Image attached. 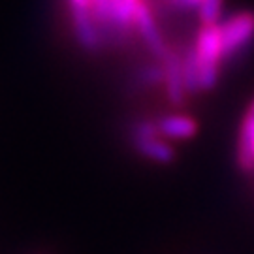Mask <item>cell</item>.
<instances>
[{"mask_svg":"<svg viewBox=\"0 0 254 254\" xmlns=\"http://www.w3.org/2000/svg\"><path fill=\"white\" fill-rule=\"evenodd\" d=\"M164 70V87L166 94L173 106L181 108L187 100V89H185V79H183V59L179 53H175L172 49H168V53L160 59Z\"/></svg>","mask_w":254,"mask_h":254,"instance_id":"obj_4","label":"cell"},{"mask_svg":"<svg viewBox=\"0 0 254 254\" xmlns=\"http://www.w3.org/2000/svg\"><path fill=\"white\" fill-rule=\"evenodd\" d=\"M134 149L141 156H145V158L158 164H170L175 158L173 147L168 141H164L162 137H153V139H145V141H137V143H134Z\"/></svg>","mask_w":254,"mask_h":254,"instance_id":"obj_8","label":"cell"},{"mask_svg":"<svg viewBox=\"0 0 254 254\" xmlns=\"http://www.w3.org/2000/svg\"><path fill=\"white\" fill-rule=\"evenodd\" d=\"M156 125L160 136L166 139H190L198 134V123L187 115H164Z\"/></svg>","mask_w":254,"mask_h":254,"instance_id":"obj_6","label":"cell"},{"mask_svg":"<svg viewBox=\"0 0 254 254\" xmlns=\"http://www.w3.org/2000/svg\"><path fill=\"white\" fill-rule=\"evenodd\" d=\"M222 11V0H201L200 8H198V15H200V23L205 25H218V17Z\"/></svg>","mask_w":254,"mask_h":254,"instance_id":"obj_11","label":"cell"},{"mask_svg":"<svg viewBox=\"0 0 254 254\" xmlns=\"http://www.w3.org/2000/svg\"><path fill=\"white\" fill-rule=\"evenodd\" d=\"M183 59V79H185V89H187V94H198L201 92V85H200V64H198V59H196V53H194V47L187 49L185 53L181 55Z\"/></svg>","mask_w":254,"mask_h":254,"instance_id":"obj_9","label":"cell"},{"mask_svg":"<svg viewBox=\"0 0 254 254\" xmlns=\"http://www.w3.org/2000/svg\"><path fill=\"white\" fill-rule=\"evenodd\" d=\"M194 53L200 64L201 91H213L220 77V61H222V42L218 25H201L194 42Z\"/></svg>","mask_w":254,"mask_h":254,"instance_id":"obj_1","label":"cell"},{"mask_svg":"<svg viewBox=\"0 0 254 254\" xmlns=\"http://www.w3.org/2000/svg\"><path fill=\"white\" fill-rule=\"evenodd\" d=\"M68 8L91 9V0H68Z\"/></svg>","mask_w":254,"mask_h":254,"instance_id":"obj_12","label":"cell"},{"mask_svg":"<svg viewBox=\"0 0 254 254\" xmlns=\"http://www.w3.org/2000/svg\"><path fill=\"white\" fill-rule=\"evenodd\" d=\"M254 115L247 111L241 128H239V141H237V166L243 172L254 170Z\"/></svg>","mask_w":254,"mask_h":254,"instance_id":"obj_7","label":"cell"},{"mask_svg":"<svg viewBox=\"0 0 254 254\" xmlns=\"http://www.w3.org/2000/svg\"><path fill=\"white\" fill-rule=\"evenodd\" d=\"M153 137H160V132H158V125H156V121L143 119V121H139V123H136V125L132 127V132H130L132 145L137 143V141L153 139Z\"/></svg>","mask_w":254,"mask_h":254,"instance_id":"obj_10","label":"cell"},{"mask_svg":"<svg viewBox=\"0 0 254 254\" xmlns=\"http://www.w3.org/2000/svg\"><path fill=\"white\" fill-rule=\"evenodd\" d=\"M70 9V19H72V30L75 42L81 49L89 53H98L104 49V40L94 19H92L91 9L81 8H68Z\"/></svg>","mask_w":254,"mask_h":254,"instance_id":"obj_3","label":"cell"},{"mask_svg":"<svg viewBox=\"0 0 254 254\" xmlns=\"http://www.w3.org/2000/svg\"><path fill=\"white\" fill-rule=\"evenodd\" d=\"M134 28H137L139 36L143 38V44H145L147 49H149L156 59H162L164 55L168 53L170 47L166 46L162 34H160V30H158V25H156L153 9L149 8V4H147L145 0H143L136 9Z\"/></svg>","mask_w":254,"mask_h":254,"instance_id":"obj_5","label":"cell"},{"mask_svg":"<svg viewBox=\"0 0 254 254\" xmlns=\"http://www.w3.org/2000/svg\"><path fill=\"white\" fill-rule=\"evenodd\" d=\"M222 42V61L234 59L237 53L245 51L254 40V13L239 11L218 25Z\"/></svg>","mask_w":254,"mask_h":254,"instance_id":"obj_2","label":"cell"},{"mask_svg":"<svg viewBox=\"0 0 254 254\" xmlns=\"http://www.w3.org/2000/svg\"><path fill=\"white\" fill-rule=\"evenodd\" d=\"M253 149H254V147H253Z\"/></svg>","mask_w":254,"mask_h":254,"instance_id":"obj_13","label":"cell"}]
</instances>
